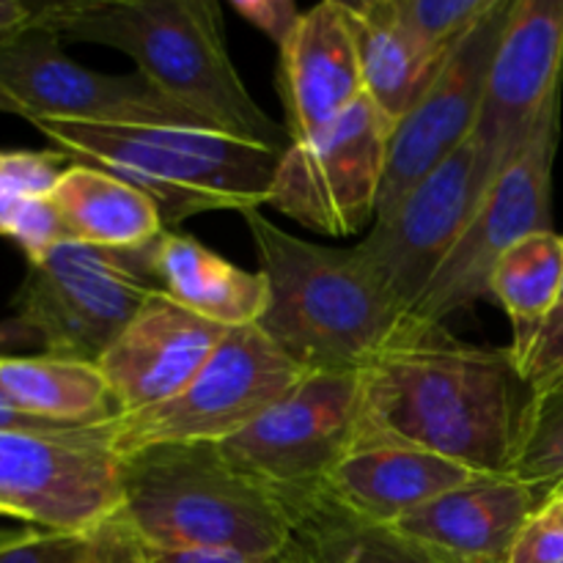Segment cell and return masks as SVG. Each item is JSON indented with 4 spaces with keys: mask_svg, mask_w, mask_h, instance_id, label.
Returning <instances> with one entry per match:
<instances>
[{
    "mask_svg": "<svg viewBox=\"0 0 563 563\" xmlns=\"http://www.w3.org/2000/svg\"><path fill=\"white\" fill-rule=\"evenodd\" d=\"M563 0H511L476 124L487 190L520 157L550 99L561 93Z\"/></svg>",
    "mask_w": 563,
    "mask_h": 563,
    "instance_id": "15",
    "label": "cell"
},
{
    "mask_svg": "<svg viewBox=\"0 0 563 563\" xmlns=\"http://www.w3.org/2000/svg\"><path fill=\"white\" fill-rule=\"evenodd\" d=\"M561 306H563V295H561ZM561 306H559V308H561Z\"/></svg>",
    "mask_w": 563,
    "mask_h": 563,
    "instance_id": "42",
    "label": "cell"
},
{
    "mask_svg": "<svg viewBox=\"0 0 563 563\" xmlns=\"http://www.w3.org/2000/svg\"><path fill=\"white\" fill-rule=\"evenodd\" d=\"M71 163L58 148L0 152V236L22 247L27 262L69 240L53 203V187Z\"/></svg>",
    "mask_w": 563,
    "mask_h": 563,
    "instance_id": "26",
    "label": "cell"
},
{
    "mask_svg": "<svg viewBox=\"0 0 563 563\" xmlns=\"http://www.w3.org/2000/svg\"><path fill=\"white\" fill-rule=\"evenodd\" d=\"M0 91L14 104V115L31 124L53 119L209 126L170 102L137 69L132 75H104L80 66L64 53L60 38L42 25H27L0 42Z\"/></svg>",
    "mask_w": 563,
    "mask_h": 563,
    "instance_id": "12",
    "label": "cell"
},
{
    "mask_svg": "<svg viewBox=\"0 0 563 563\" xmlns=\"http://www.w3.org/2000/svg\"><path fill=\"white\" fill-rule=\"evenodd\" d=\"M223 335V328L154 291L97 366L121 416H132L165 405L185 390Z\"/></svg>",
    "mask_w": 563,
    "mask_h": 563,
    "instance_id": "16",
    "label": "cell"
},
{
    "mask_svg": "<svg viewBox=\"0 0 563 563\" xmlns=\"http://www.w3.org/2000/svg\"><path fill=\"white\" fill-rule=\"evenodd\" d=\"M563 295V236L539 231L511 245L489 275V297L511 319V361L537 339L542 324L561 306Z\"/></svg>",
    "mask_w": 563,
    "mask_h": 563,
    "instance_id": "25",
    "label": "cell"
},
{
    "mask_svg": "<svg viewBox=\"0 0 563 563\" xmlns=\"http://www.w3.org/2000/svg\"><path fill=\"white\" fill-rule=\"evenodd\" d=\"M357 416L361 372H313L220 451L236 471L300 498L317 493L352 449Z\"/></svg>",
    "mask_w": 563,
    "mask_h": 563,
    "instance_id": "11",
    "label": "cell"
},
{
    "mask_svg": "<svg viewBox=\"0 0 563 563\" xmlns=\"http://www.w3.org/2000/svg\"><path fill=\"white\" fill-rule=\"evenodd\" d=\"M280 563H306V561H302L300 555H297V553H291V550H289V555H286V559L280 561Z\"/></svg>",
    "mask_w": 563,
    "mask_h": 563,
    "instance_id": "40",
    "label": "cell"
},
{
    "mask_svg": "<svg viewBox=\"0 0 563 563\" xmlns=\"http://www.w3.org/2000/svg\"><path fill=\"white\" fill-rule=\"evenodd\" d=\"M509 9L511 0H495L493 9L445 53L427 91L396 124L377 218L388 214L429 170L438 168L476 132L489 66Z\"/></svg>",
    "mask_w": 563,
    "mask_h": 563,
    "instance_id": "14",
    "label": "cell"
},
{
    "mask_svg": "<svg viewBox=\"0 0 563 563\" xmlns=\"http://www.w3.org/2000/svg\"><path fill=\"white\" fill-rule=\"evenodd\" d=\"M506 563H563V528L537 515L522 528Z\"/></svg>",
    "mask_w": 563,
    "mask_h": 563,
    "instance_id": "33",
    "label": "cell"
},
{
    "mask_svg": "<svg viewBox=\"0 0 563 563\" xmlns=\"http://www.w3.org/2000/svg\"><path fill=\"white\" fill-rule=\"evenodd\" d=\"M269 308L258 328L306 374L361 372L399 335L405 313L357 247H328L247 209Z\"/></svg>",
    "mask_w": 563,
    "mask_h": 563,
    "instance_id": "3",
    "label": "cell"
},
{
    "mask_svg": "<svg viewBox=\"0 0 563 563\" xmlns=\"http://www.w3.org/2000/svg\"><path fill=\"white\" fill-rule=\"evenodd\" d=\"M33 25V3H22V0H0V42L14 33L25 31Z\"/></svg>",
    "mask_w": 563,
    "mask_h": 563,
    "instance_id": "36",
    "label": "cell"
},
{
    "mask_svg": "<svg viewBox=\"0 0 563 563\" xmlns=\"http://www.w3.org/2000/svg\"><path fill=\"white\" fill-rule=\"evenodd\" d=\"M559 137L561 93H555L520 157L493 181L443 267L410 308L405 319L410 328H438L487 297L489 275L498 258L526 236L553 231V165Z\"/></svg>",
    "mask_w": 563,
    "mask_h": 563,
    "instance_id": "8",
    "label": "cell"
},
{
    "mask_svg": "<svg viewBox=\"0 0 563 563\" xmlns=\"http://www.w3.org/2000/svg\"><path fill=\"white\" fill-rule=\"evenodd\" d=\"M482 476L484 473L432 451L366 443L352 445L317 493H324L363 520L390 528L440 495Z\"/></svg>",
    "mask_w": 563,
    "mask_h": 563,
    "instance_id": "19",
    "label": "cell"
},
{
    "mask_svg": "<svg viewBox=\"0 0 563 563\" xmlns=\"http://www.w3.org/2000/svg\"><path fill=\"white\" fill-rule=\"evenodd\" d=\"M113 423L0 429V517L60 533H91L113 520L121 511Z\"/></svg>",
    "mask_w": 563,
    "mask_h": 563,
    "instance_id": "9",
    "label": "cell"
},
{
    "mask_svg": "<svg viewBox=\"0 0 563 563\" xmlns=\"http://www.w3.org/2000/svg\"><path fill=\"white\" fill-rule=\"evenodd\" d=\"M154 291L148 245L113 251L66 240L27 262L14 319L44 355L97 363Z\"/></svg>",
    "mask_w": 563,
    "mask_h": 563,
    "instance_id": "6",
    "label": "cell"
},
{
    "mask_svg": "<svg viewBox=\"0 0 563 563\" xmlns=\"http://www.w3.org/2000/svg\"><path fill=\"white\" fill-rule=\"evenodd\" d=\"M302 377L306 372L258 324L225 330L185 390L113 423V451L124 460L152 445H220L262 418Z\"/></svg>",
    "mask_w": 563,
    "mask_h": 563,
    "instance_id": "7",
    "label": "cell"
},
{
    "mask_svg": "<svg viewBox=\"0 0 563 563\" xmlns=\"http://www.w3.org/2000/svg\"><path fill=\"white\" fill-rule=\"evenodd\" d=\"M33 126L71 163L97 165L141 187L165 225L201 212L258 209L267 203L284 154L212 126L53 119Z\"/></svg>",
    "mask_w": 563,
    "mask_h": 563,
    "instance_id": "5",
    "label": "cell"
},
{
    "mask_svg": "<svg viewBox=\"0 0 563 563\" xmlns=\"http://www.w3.org/2000/svg\"><path fill=\"white\" fill-rule=\"evenodd\" d=\"M396 124L363 93L328 126L280 154L267 207L324 236L377 220Z\"/></svg>",
    "mask_w": 563,
    "mask_h": 563,
    "instance_id": "10",
    "label": "cell"
},
{
    "mask_svg": "<svg viewBox=\"0 0 563 563\" xmlns=\"http://www.w3.org/2000/svg\"><path fill=\"white\" fill-rule=\"evenodd\" d=\"M357 25L363 93L399 124L418 102L445 55H434L401 25L394 0L350 3Z\"/></svg>",
    "mask_w": 563,
    "mask_h": 563,
    "instance_id": "23",
    "label": "cell"
},
{
    "mask_svg": "<svg viewBox=\"0 0 563 563\" xmlns=\"http://www.w3.org/2000/svg\"><path fill=\"white\" fill-rule=\"evenodd\" d=\"M91 533H60L42 528H20L0 548V563H86Z\"/></svg>",
    "mask_w": 563,
    "mask_h": 563,
    "instance_id": "30",
    "label": "cell"
},
{
    "mask_svg": "<svg viewBox=\"0 0 563 563\" xmlns=\"http://www.w3.org/2000/svg\"><path fill=\"white\" fill-rule=\"evenodd\" d=\"M86 563H152V559L132 528L115 515L93 531Z\"/></svg>",
    "mask_w": 563,
    "mask_h": 563,
    "instance_id": "32",
    "label": "cell"
},
{
    "mask_svg": "<svg viewBox=\"0 0 563 563\" xmlns=\"http://www.w3.org/2000/svg\"><path fill=\"white\" fill-rule=\"evenodd\" d=\"M3 324V322H0ZM3 350H5V333H3V328H0V355H3Z\"/></svg>",
    "mask_w": 563,
    "mask_h": 563,
    "instance_id": "41",
    "label": "cell"
},
{
    "mask_svg": "<svg viewBox=\"0 0 563 563\" xmlns=\"http://www.w3.org/2000/svg\"><path fill=\"white\" fill-rule=\"evenodd\" d=\"M0 429H77V427H60V423L31 416V412L20 410V407H16L14 401L0 390Z\"/></svg>",
    "mask_w": 563,
    "mask_h": 563,
    "instance_id": "35",
    "label": "cell"
},
{
    "mask_svg": "<svg viewBox=\"0 0 563 563\" xmlns=\"http://www.w3.org/2000/svg\"><path fill=\"white\" fill-rule=\"evenodd\" d=\"M0 390L20 410L60 427H102L121 418L97 363L60 355H0Z\"/></svg>",
    "mask_w": 563,
    "mask_h": 563,
    "instance_id": "22",
    "label": "cell"
},
{
    "mask_svg": "<svg viewBox=\"0 0 563 563\" xmlns=\"http://www.w3.org/2000/svg\"><path fill=\"white\" fill-rule=\"evenodd\" d=\"M542 509L531 487L500 473L451 489L390 528L438 563H506Z\"/></svg>",
    "mask_w": 563,
    "mask_h": 563,
    "instance_id": "18",
    "label": "cell"
},
{
    "mask_svg": "<svg viewBox=\"0 0 563 563\" xmlns=\"http://www.w3.org/2000/svg\"><path fill=\"white\" fill-rule=\"evenodd\" d=\"M231 9L258 27L269 42L278 44V49L289 42L302 20V11L295 0H231Z\"/></svg>",
    "mask_w": 563,
    "mask_h": 563,
    "instance_id": "31",
    "label": "cell"
},
{
    "mask_svg": "<svg viewBox=\"0 0 563 563\" xmlns=\"http://www.w3.org/2000/svg\"><path fill=\"white\" fill-rule=\"evenodd\" d=\"M14 533L16 531H0V548H3L5 542H11V539H14Z\"/></svg>",
    "mask_w": 563,
    "mask_h": 563,
    "instance_id": "39",
    "label": "cell"
},
{
    "mask_svg": "<svg viewBox=\"0 0 563 563\" xmlns=\"http://www.w3.org/2000/svg\"><path fill=\"white\" fill-rule=\"evenodd\" d=\"M278 93L291 143L311 137L363 97L357 25L346 0L302 11L297 31L280 47Z\"/></svg>",
    "mask_w": 563,
    "mask_h": 563,
    "instance_id": "17",
    "label": "cell"
},
{
    "mask_svg": "<svg viewBox=\"0 0 563 563\" xmlns=\"http://www.w3.org/2000/svg\"><path fill=\"white\" fill-rule=\"evenodd\" d=\"M286 500L295 517L291 553L306 563H438L394 528L352 515L324 493Z\"/></svg>",
    "mask_w": 563,
    "mask_h": 563,
    "instance_id": "24",
    "label": "cell"
},
{
    "mask_svg": "<svg viewBox=\"0 0 563 563\" xmlns=\"http://www.w3.org/2000/svg\"><path fill=\"white\" fill-rule=\"evenodd\" d=\"M484 196L482 152L476 135H471L388 214H379L355 245L405 319L443 267Z\"/></svg>",
    "mask_w": 563,
    "mask_h": 563,
    "instance_id": "13",
    "label": "cell"
},
{
    "mask_svg": "<svg viewBox=\"0 0 563 563\" xmlns=\"http://www.w3.org/2000/svg\"><path fill=\"white\" fill-rule=\"evenodd\" d=\"M33 25L60 42L99 44L135 60L137 71L203 124L286 152V126L247 93L225 47L214 0H69L33 3Z\"/></svg>",
    "mask_w": 563,
    "mask_h": 563,
    "instance_id": "2",
    "label": "cell"
},
{
    "mask_svg": "<svg viewBox=\"0 0 563 563\" xmlns=\"http://www.w3.org/2000/svg\"><path fill=\"white\" fill-rule=\"evenodd\" d=\"M152 563H280L256 559V555L236 553V550L220 548H196V550H170V553H148Z\"/></svg>",
    "mask_w": 563,
    "mask_h": 563,
    "instance_id": "34",
    "label": "cell"
},
{
    "mask_svg": "<svg viewBox=\"0 0 563 563\" xmlns=\"http://www.w3.org/2000/svg\"><path fill=\"white\" fill-rule=\"evenodd\" d=\"M506 476L531 487L542 504L563 495V388L542 396L531 394Z\"/></svg>",
    "mask_w": 563,
    "mask_h": 563,
    "instance_id": "27",
    "label": "cell"
},
{
    "mask_svg": "<svg viewBox=\"0 0 563 563\" xmlns=\"http://www.w3.org/2000/svg\"><path fill=\"white\" fill-rule=\"evenodd\" d=\"M539 515L548 517V520H553V522H559V526L563 528V495H559V498H553V500H548V504H544V509L539 511Z\"/></svg>",
    "mask_w": 563,
    "mask_h": 563,
    "instance_id": "37",
    "label": "cell"
},
{
    "mask_svg": "<svg viewBox=\"0 0 563 563\" xmlns=\"http://www.w3.org/2000/svg\"><path fill=\"white\" fill-rule=\"evenodd\" d=\"M0 113H14V104L9 102V97L3 91H0Z\"/></svg>",
    "mask_w": 563,
    "mask_h": 563,
    "instance_id": "38",
    "label": "cell"
},
{
    "mask_svg": "<svg viewBox=\"0 0 563 563\" xmlns=\"http://www.w3.org/2000/svg\"><path fill=\"white\" fill-rule=\"evenodd\" d=\"M119 517L148 553L220 548L284 561L295 539L289 500L236 471L214 443L124 456Z\"/></svg>",
    "mask_w": 563,
    "mask_h": 563,
    "instance_id": "4",
    "label": "cell"
},
{
    "mask_svg": "<svg viewBox=\"0 0 563 563\" xmlns=\"http://www.w3.org/2000/svg\"><path fill=\"white\" fill-rule=\"evenodd\" d=\"M49 198L69 240L82 245L137 251L168 229L159 207L141 187L97 165H66Z\"/></svg>",
    "mask_w": 563,
    "mask_h": 563,
    "instance_id": "21",
    "label": "cell"
},
{
    "mask_svg": "<svg viewBox=\"0 0 563 563\" xmlns=\"http://www.w3.org/2000/svg\"><path fill=\"white\" fill-rule=\"evenodd\" d=\"M531 390L509 350L476 346L438 328L401 324L361 368L352 445L396 443L500 476L515 451Z\"/></svg>",
    "mask_w": 563,
    "mask_h": 563,
    "instance_id": "1",
    "label": "cell"
},
{
    "mask_svg": "<svg viewBox=\"0 0 563 563\" xmlns=\"http://www.w3.org/2000/svg\"><path fill=\"white\" fill-rule=\"evenodd\" d=\"M148 264L163 295L223 330L256 328L269 308L262 269H240L190 234L165 229L148 245Z\"/></svg>",
    "mask_w": 563,
    "mask_h": 563,
    "instance_id": "20",
    "label": "cell"
},
{
    "mask_svg": "<svg viewBox=\"0 0 563 563\" xmlns=\"http://www.w3.org/2000/svg\"><path fill=\"white\" fill-rule=\"evenodd\" d=\"M522 383L533 396L563 388V306L542 324L537 339L515 361Z\"/></svg>",
    "mask_w": 563,
    "mask_h": 563,
    "instance_id": "29",
    "label": "cell"
},
{
    "mask_svg": "<svg viewBox=\"0 0 563 563\" xmlns=\"http://www.w3.org/2000/svg\"><path fill=\"white\" fill-rule=\"evenodd\" d=\"M495 0H394L401 25L434 55H445Z\"/></svg>",
    "mask_w": 563,
    "mask_h": 563,
    "instance_id": "28",
    "label": "cell"
}]
</instances>
